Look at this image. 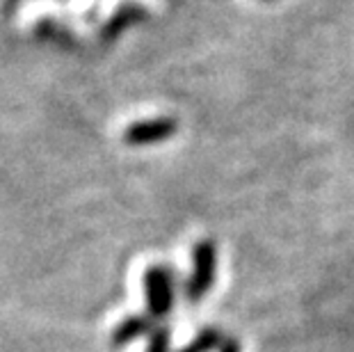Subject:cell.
<instances>
[{"mask_svg": "<svg viewBox=\"0 0 354 352\" xmlns=\"http://www.w3.org/2000/svg\"><path fill=\"white\" fill-rule=\"evenodd\" d=\"M194 266H192V275H190V281L185 286V295L190 302H199L210 290L215 281V261H217V254H215V245L203 241L194 247Z\"/></svg>", "mask_w": 354, "mask_h": 352, "instance_id": "6da1fadb", "label": "cell"}, {"mask_svg": "<svg viewBox=\"0 0 354 352\" xmlns=\"http://www.w3.org/2000/svg\"><path fill=\"white\" fill-rule=\"evenodd\" d=\"M147 304L151 318H165L174 306V277L165 268H149L145 275Z\"/></svg>", "mask_w": 354, "mask_h": 352, "instance_id": "7a4b0ae2", "label": "cell"}, {"mask_svg": "<svg viewBox=\"0 0 354 352\" xmlns=\"http://www.w3.org/2000/svg\"><path fill=\"white\" fill-rule=\"evenodd\" d=\"M151 332V318L149 316H128L126 320H122L115 332H112V346L122 348L126 343H131L140 336H145Z\"/></svg>", "mask_w": 354, "mask_h": 352, "instance_id": "3957f363", "label": "cell"}, {"mask_svg": "<svg viewBox=\"0 0 354 352\" xmlns=\"http://www.w3.org/2000/svg\"><path fill=\"white\" fill-rule=\"evenodd\" d=\"M222 343H224V336H222L220 329L206 327L194 336L192 343H187V346L178 352H213L215 348H222Z\"/></svg>", "mask_w": 354, "mask_h": 352, "instance_id": "277c9868", "label": "cell"}, {"mask_svg": "<svg viewBox=\"0 0 354 352\" xmlns=\"http://www.w3.org/2000/svg\"><path fill=\"white\" fill-rule=\"evenodd\" d=\"M171 126L169 124H142V126H135L128 133V140L133 142H149V140H158V138H165L169 133Z\"/></svg>", "mask_w": 354, "mask_h": 352, "instance_id": "5b68a950", "label": "cell"}, {"mask_svg": "<svg viewBox=\"0 0 354 352\" xmlns=\"http://www.w3.org/2000/svg\"><path fill=\"white\" fill-rule=\"evenodd\" d=\"M147 352H169V329L158 327L151 332V343H149Z\"/></svg>", "mask_w": 354, "mask_h": 352, "instance_id": "8992f818", "label": "cell"}, {"mask_svg": "<svg viewBox=\"0 0 354 352\" xmlns=\"http://www.w3.org/2000/svg\"><path fill=\"white\" fill-rule=\"evenodd\" d=\"M220 352H240V343L236 339H229V341H224L222 343V348Z\"/></svg>", "mask_w": 354, "mask_h": 352, "instance_id": "52a82bcc", "label": "cell"}]
</instances>
